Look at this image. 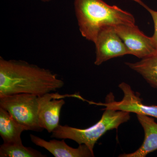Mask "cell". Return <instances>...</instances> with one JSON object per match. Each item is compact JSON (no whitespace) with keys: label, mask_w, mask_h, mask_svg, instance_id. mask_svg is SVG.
Wrapping results in <instances>:
<instances>
[{"label":"cell","mask_w":157,"mask_h":157,"mask_svg":"<svg viewBox=\"0 0 157 157\" xmlns=\"http://www.w3.org/2000/svg\"><path fill=\"white\" fill-rule=\"evenodd\" d=\"M30 138L35 145L45 149L55 157H94V154L84 144H79L77 148H73L68 145L63 139L47 141L33 134L30 135Z\"/></svg>","instance_id":"obj_9"},{"label":"cell","mask_w":157,"mask_h":157,"mask_svg":"<svg viewBox=\"0 0 157 157\" xmlns=\"http://www.w3.org/2000/svg\"><path fill=\"white\" fill-rule=\"evenodd\" d=\"M38 96L19 94L0 97V107L11 114L27 131L42 132L38 119Z\"/></svg>","instance_id":"obj_4"},{"label":"cell","mask_w":157,"mask_h":157,"mask_svg":"<svg viewBox=\"0 0 157 157\" xmlns=\"http://www.w3.org/2000/svg\"><path fill=\"white\" fill-rule=\"evenodd\" d=\"M130 69L140 74L151 87L157 89V52L136 63H125Z\"/></svg>","instance_id":"obj_12"},{"label":"cell","mask_w":157,"mask_h":157,"mask_svg":"<svg viewBox=\"0 0 157 157\" xmlns=\"http://www.w3.org/2000/svg\"><path fill=\"white\" fill-rule=\"evenodd\" d=\"M68 97L58 93H49L38 96V119L40 127L48 133H52L58 126L60 114L65 101L63 98Z\"/></svg>","instance_id":"obj_8"},{"label":"cell","mask_w":157,"mask_h":157,"mask_svg":"<svg viewBox=\"0 0 157 157\" xmlns=\"http://www.w3.org/2000/svg\"><path fill=\"white\" fill-rule=\"evenodd\" d=\"M119 87L124 94L121 101H115L114 96L111 92L106 97L105 103H94V104L104 106L105 108L148 116L157 119V105L150 106L144 104L139 96L132 90L129 85L125 82H123L119 85Z\"/></svg>","instance_id":"obj_5"},{"label":"cell","mask_w":157,"mask_h":157,"mask_svg":"<svg viewBox=\"0 0 157 157\" xmlns=\"http://www.w3.org/2000/svg\"><path fill=\"white\" fill-rule=\"evenodd\" d=\"M114 27L130 55L142 59L157 52L151 37L145 35L135 24L120 25Z\"/></svg>","instance_id":"obj_6"},{"label":"cell","mask_w":157,"mask_h":157,"mask_svg":"<svg viewBox=\"0 0 157 157\" xmlns=\"http://www.w3.org/2000/svg\"><path fill=\"white\" fill-rule=\"evenodd\" d=\"M1 157H46L47 155L33 147L23 144L4 143L0 147Z\"/></svg>","instance_id":"obj_13"},{"label":"cell","mask_w":157,"mask_h":157,"mask_svg":"<svg viewBox=\"0 0 157 157\" xmlns=\"http://www.w3.org/2000/svg\"><path fill=\"white\" fill-rule=\"evenodd\" d=\"M95 65L100 66L114 58L130 55L128 50L114 26H107L100 31L95 42Z\"/></svg>","instance_id":"obj_7"},{"label":"cell","mask_w":157,"mask_h":157,"mask_svg":"<svg viewBox=\"0 0 157 157\" xmlns=\"http://www.w3.org/2000/svg\"><path fill=\"white\" fill-rule=\"evenodd\" d=\"M26 131L25 127L15 121L8 111L0 107V135L4 143L23 144L21 135Z\"/></svg>","instance_id":"obj_11"},{"label":"cell","mask_w":157,"mask_h":157,"mask_svg":"<svg viewBox=\"0 0 157 157\" xmlns=\"http://www.w3.org/2000/svg\"><path fill=\"white\" fill-rule=\"evenodd\" d=\"M101 119L94 125L79 129L59 124L52 133V137L70 139L78 144H84L94 154V148L98 140L109 130L117 129L120 125L130 119V113L104 108Z\"/></svg>","instance_id":"obj_3"},{"label":"cell","mask_w":157,"mask_h":157,"mask_svg":"<svg viewBox=\"0 0 157 157\" xmlns=\"http://www.w3.org/2000/svg\"><path fill=\"white\" fill-rule=\"evenodd\" d=\"M64 85L63 80L48 69L0 57V97L19 94L41 96L56 91Z\"/></svg>","instance_id":"obj_1"},{"label":"cell","mask_w":157,"mask_h":157,"mask_svg":"<svg viewBox=\"0 0 157 157\" xmlns=\"http://www.w3.org/2000/svg\"><path fill=\"white\" fill-rule=\"evenodd\" d=\"M137 119L144 132V140L137 150L129 154L120 155L121 157H145L157 150V123L151 117L137 114Z\"/></svg>","instance_id":"obj_10"},{"label":"cell","mask_w":157,"mask_h":157,"mask_svg":"<svg viewBox=\"0 0 157 157\" xmlns=\"http://www.w3.org/2000/svg\"><path fill=\"white\" fill-rule=\"evenodd\" d=\"M42 2H50L51 0H41Z\"/></svg>","instance_id":"obj_15"},{"label":"cell","mask_w":157,"mask_h":157,"mask_svg":"<svg viewBox=\"0 0 157 157\" xmlns=\"http://www.w3.org/2000/svg\"><path fill=\"white\" fill-rule=\"evenodd\" d=\"M74 5L80 33L94 43L106 27L135 24L132 14L102 0H74Z\"/></svg>","instance_id":"obj_2"},{"label":"cell","mask_w":157,"mask_h":157,"mask_svg":"<svg viewBox=\"0 0 157 157\" xmlns=\"http://www.w3.org/2000/svg\"><path fill=\"white\" fill-rule=\"evenodd\" d=\"M132 1L136 2L137 4L142 6L143 8L147 10L151 15L153 21L154 25V33L153 35L152 36L151 38L155 48L157 51V11H155L151 9L141 0H132Z\"/></svg>","instance_id":"obj_14"}]
</instances>
